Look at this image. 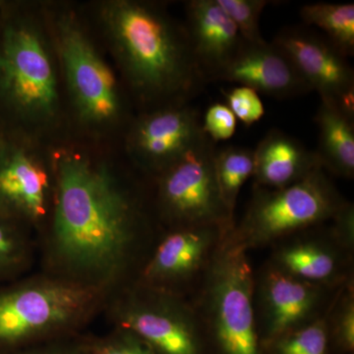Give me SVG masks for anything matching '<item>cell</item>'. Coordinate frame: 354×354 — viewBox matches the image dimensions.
Here are the masks:
<instances>
[{"label": "cell", "mask_w": 354, "mask_h": 354, "mask_svg": "<svg viewBox=\"0 0 354 354\" xmlns=\"http://www.w3.org/2000/svg\"><path fill=\"white\" fill-rule=\"evenodd\" d=\"M305 24L315 26L346 58L354 55V4L312 3L300 9Z\"/></svg>", "instance_id": "21"}, {"label": "cell", "mask_w": 354, "mask_h": 354, "mask_svg": "<svg viewBox=\"0 0 354 354\" xmlns=\"http://www.w3.org/2000/svg\"><path fill=\"white\" fill-rule=\"evenodd\" d=\"M0 128L50 145L70 138L44 2L0 0Z\"/></svg>", "instance_id": "3"}, {"label": "cell", "mask_w": 354, "mask_h": 354, "mask_svg": "<svg viewBox=\"0 0 354 354\" xmlns=\"http://www.w3.org/2000/svg\"><path fill=\"white\" fill-rule=\"evenodd\" d=\"M114 149L53 146L55 203L37 241L39 271L109 297L136 281L162 230L150 180Z\"/></svg>", "instance_id": "1"}, {"label": "cell", "mask_w": 354, "mask_h": 354, "mask_svg": "<svg viewBox=\"0 0 354 354\" xmlns=\"http://www.w3.org/2000/svg\"><path fill=\"white\" fill-rule=\"evenodd\" d=\"M326 324L332 354H353L354 279L337 291L326 313Z\"/></svg>", "instance_id": "23"}, {"label": "cell", "mask_w": 354, "mask_h": 354, "mask_svg": "<svg viewBox=\"0 0 354 354\" xmlns=\"http://www.w3.org/2000/svg\"><path fill=\"white\" fill-rule=\"evenodd\" d=\"M254 274L248 251L230 230L189 298L209 354H264L254 309Z\"/></svg>", "instance_id": "6"}, {"label": "cell", "mask_w": 354, "mask_h": 354, "mask_svg": "<svg viewBox=\"0 0 354 354\" xmlns=\"http://www.w3.org/2000/svg\"><path fill=\"white\" fill-rule=\"evenodd\" d=\"M185 28L193 55L207 83L218 81L243 44L218 0L186 2Z\"/></svg>", "instance_id": "17"}, {"label": "cell", "mask_w": 354, "mask_h": 354, "mask_svg": "<svg viewBox=\"0 0 354 354\" xmlns=\"http://www.w3.org/2000/svg\"><path fill=\"white\" fill-rule=\"evenodd\" d=\"M339 290L306 283L266 261L254 274L253 291L263 349L274 339L325 315Z\"/></svg>", "instance_id": "13"}, {"label": "cell", "mask_w": 354, "mask_h": 354, "mask_svg": "<svg viewBox=\"0 0 354 354\" xmlns=\"http://www.w3.org/2000/svg\"><path fill=\"white\" fill-rule=\"evenodd\" d=\"M137 113L189 104L207 82L185 25L162 2L102 0L81 6Z\"/></svg>", "instance_id": "2"}, {"label": "cell", "mask_w": 354, "mask_h": 354, "mask_svg": "<svg viewBox=\"0 0 354 354\" xmlns=\"http://www.w3.org/2000/svg\"><path fill=\"white\" fill-rule=\"evenodd\" d=\"M315 122L319 142L316 151L324 171L353 180L354 177V118L335 102L321 100Z\"/></svg>", "instance_id": "19"}, {"label": "cell", "mask_w": 354, "mask_h": 354, "mask_svg": "<svg viewBox=\"0 0 354 354\" xmlns=\"http://www.w3.org/2000/svg\"><path fill=\"white\" fill-rule=\"evenodd\" d=\"M270 248L269 264L312 285L337 290L354 279V249L342 243L330 221L290 235Z\"/></svg>", "instance_id": "14"}, {"label": "cell", "mask_w": 354, "mask_h": 354, "mask_svg": "<svg viewBox=\"0 0 354 354\" xmlns=\"http://www.w3.org/2000/svg\"><path fill=\"white\" fill-rule=\"evenodd\" d=\"M64 85L70 138L120 146L136 109L81 6L44 2Z\"/></svg>", "instance_id": "4"}, {"label": "cell", "mask_w": 354, "mask_h": 354, "mask_svg": "<svg viewBox=\"0 0 354 354\" xmlns=\"http://www.w3.org/2000/svg\"><path fill=\"white\" fill-rule=\"evenodd\" d=\"M108 298L39 270L0 285V354L83 334Z\"/></svg>", "instance_id": "5"}, {"label": "cell", "mask_w": 354, "mask_h": 354, "mask_svg": "<svg viewBox=\"0 0 354 354\" xmlns=\"http://www.w3.org/2000/svg\"><path fill=\"white\" fill-rule=\"evenodd\" d=\"M346 202L323 167L279 189L254 186L232 235L248 252L270 248L290 235L328 223Z\"/></svg>", "instance_id": "7"}, {"label": "cell", "mask_w": 354, "mask_h": 354, "mask_svg": "<svg viewBox=\"0 0 354 354\" xmlns=\"http://www.w3.org/2000/svg\"><path fill=\"white\" fill-rule=\"evenodd\" d=\"M7 354H88L86 344V333Z\"/></svg>", "instance_id": "29"}, {"label": "cell", "mask_w": 354, "mask_h": 354, "mask_svg": "<svg viewBox=\"0 0 354 354\" xmlns=\"http://www.w3.org/2000/svg\"><path fill=\"white\" fill-rule=\"evenodd\" d=\"M215 171L221 201L230 218L235 221V208L239 193L242 186L253 176V151L241 146L216 149Z\"/></svg>", "instance_id": "22"}, {"label": "cell", "mask_w": 354, "mask_h": 354, "mask_svg": "<svg viewBox=\"0 0 354 354\" xmlns=\"http://www.w3.org/2000/svg\"><path fill=\"white\" fill-rule=\"evenodd\" d=\"M272 43L279 46L300 75L320 95L354 118V71L348 59L325 37L304 28H286Z\"/></svg>", "instance_id": "15"}, {"label": "cell", "mask_w": 354, "mask_h": 354, "mask_svg": "<svg viewBox=\"0 0 354 354\" xmlns=\"http://www.w3.org/2000/svg\"><path fill=\"white\" fill-rule=\"evenodd\" d=\"M237 120L227 104H216L209 106L202 120L204 134L214 143L225 141L234 136Z\"/></svg>", "instance_id": "28"}, {"label": "cell", "mask_w": 354, "mask_h": 354, "mask_svg": "<svg viewBox=\"0 0 354 354\" xmlns=\"http://www.w3.org/2000/svg\"><path fill=\"white\" fill-rule=\"evenodd\" d=\"M230 230L215 225L162 230L134 283L189 299Z\"/></svg>", "instance_id": "11"}, {"label": "cell", "mask_w": 354, "mask_h": 354, "mask_svg": "<svg viewBox=\"0 0 354 354\" xmlns=\"http://www.w3.org/2000/svg\"><path fill=\"white\" fill-rule=\"evenodd\" d=\"M37 264L36 235L0 214V285L30 274Z\"/></svg>", "instance_id": "20"}, {"label": "cell", "mask_w": 354, "mask_h": 354, "mask_svg": "<svg viewBox=\"0 0 354 354\" xmlns=\"http://www.w3.org/2000/svg\"><path fill=\"white\" fill-rule=\"evenodd\" d=\"M102 314L111 327L131 330L156 354H209L187 298L133 283L109 295Z\"/></svg>", "instance_id": "8"}, {"label": "cell", "mask_w": 354, "mask_h": 354, "mask_svg": "<svg viewBox=\"0 0 354 354\" xmlns=\"http://www.w3.org/2000/svg\"><path fill=\"white\" fill-rule=\"evenodd\" d=\"M218 81L239 84L259 94L290 99L313 92L288 55L276 44H243Z\"/></svg>", "instance_id": "16"}, {"label": "cell", "mask_w": 354, "mask_h": 354, "mask_svg": "<svg viewBox=\"0 0 354 354\" xmlns=\"http://www.w3.org/2000/svg\"><path fill=\"white\" fill-rule=\"evenodd\" d=\"M326 313L314 322L274 339L266 346L264 354H332Z\"/></svg>", "instance_id": "24"}, {"label": "cell", "mask_w": 354, "mask_h": 354, "mask_svg": "<svg viewBox=\"0 0 354 354\" xmlns=\"http://www.w3.org/2000/svg\"><path fill=\"white\" fill-rule=\"evenodd\" d=\"M254 186L279 189L301 180L322 167L316 153L295 137L271 129L253 151Z\"/></svg>", "instance_id": "18"}, {"label": "cell", "mask_w": 354, "mask_h": 354, "mask_svg": "<svg viewBox=\"0 0 354 354\" xmlns=\"http://www.w3.org/2000/svg\"><path fill=\"white\" fill-rule=\"evenodd\" d=\"M206 135L189 104L137 113L121 139L125 160L149 180L180 160Z\"/></svg>", "instance_id": "12"}, {"label": "cell", "mask_w": 354, "mask_h": 354, "mask_svg": "<svg viewBox=\"0 0 354 354\" xmlns=\"http://www.w3.org/2000/svg\"><path fill=\"white\" fill-rule=\"evenodd\" d=\"M228 17L236 26L241 38L247 43L266 41L260 32L261 14L271 1L268 0H218Z\"/></svg>", "instance_id": "25"}, {"label": "cell", "mask_w": 354, "mask_h": 354, "mask_svg": "<svg viewBox=\"0 0 354 354\" xmlns=\"http://www.w3.org/2000/svg\"><path fill=\"white\" fill-rule=\"evenodd\" d=\"M228 108L246 127L258 122L265 115V106L253 88L239 86L225 93Z\"/></svg>", "instance_id": "27"}, {"label": "cell", "mask_w": 354, "mask_h": 354, "mask_svg": "<svg viewBox=\"0 0 354 354\" xmlns=\"http://www.w3.org/2000/svg\"><path fill=\"white\" fill-rule=\"evenodd\" d=\"M216 144L204 137L180 160L151 179L153 209L162 230L211 225L234 227L216 183Z\"/></svg>", "instance_id": "9"}, {"label": "cell", "mask_w": 354, "mask_h": 354, "mask_svg": "<svg viewBox=\"0 0 354 354\" xmlns=\"http://www.w3.org/2000/svg\"><path fill=\"white\" fill-rule=\"evenodd\" d=\"M53 146L0 128V214L31 230L37 241L55 203Z\"/></svg>", "instance_id": "10"}, {"label": "cell", "mask_w": 354, "mask_h": 354, "mask_svg": "<svg viewBox=\"0 0 354 354\" xmlns=\"http://www.w3.org/2000/svg\"><path fill=\"white\" fill-rule=\"evenodd\" d=\"M86 344L88 354H156L141 337L120 327L101 335L86 333Z\"/></svg>", "instance_id": "26"}]
</instances>
